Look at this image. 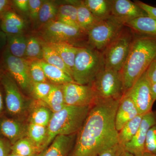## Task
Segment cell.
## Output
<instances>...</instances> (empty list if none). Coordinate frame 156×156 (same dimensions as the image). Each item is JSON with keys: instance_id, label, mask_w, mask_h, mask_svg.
Instances as JSON below:
<instances>
[{"instance_id": "cell-1", "label": "cell", "mask_w": 156, "mask_h": 156, "mask_svg": "<svg viewBox=\"0 0 156 156\" xmlns=\"http://www.w3.org/2000/svg\"><path fill=\"white\" fill-rule=\"evenodd\" d=\"M120 99L98 98L77 133L70 156H98L118 144L115 119Z\"/></svg>"}, {"instance_id": "cell-2", "label": "cell", "mask_w": 156, "mask_h": 156, "mask_svg": "<svg viewBox=\"0 0 156 156\" xmlns=\"http://www.w3.org/2000/svg\"><path fill=\"white\" fill-rule=\"evenodd\" d=\"M156 57V36L139 34L133 40L128 57L120 71L124 94L133 87Z\"/></svg>"}, {"instance_id": "cell-3", "label": "cell", "mask_w": 156, "mask_h": 156, "mask_svg": "<svg viewBox=\"0 0 156 156\" xmlns=\"http://www.w3.org/2000/svg\"><path fill=\"white\" fill-rule=\"evenodd\" d=\"M92 106L66 105L59 111L53 113L47 127L48 136L43 151L58 135L77 134L83 125Z\"/></svg>"}, {"instance_id": "cell-4", "label": "cell", "mask_w": 156, "mask_h": 156, "mask_svg": "<svg viewBox=\"0 0 156 156\" xmlns=\"http://www.w3.org/2000/svg\"><path fill=\"white\" fill-rule=\"evenodd\" d=\"M105 69L102 53L92 48L80 47L72 70V76L76 83L91 86Z\"/></svg>"}, {"instance_id": "cell-5", "label": "cell", "mask_w": 156, "mask_h": 156, "mask_svg": "<svg viewBox=\"0 0 156 156\" xmlns=\"http://www.w3.org/2000/svg\"><path fill=\"white\" fill-rule=\"evenodd\" d=\"M37 36L47 43H68L75 45L87 35L78 27L53 20L37 30Z\"/></svg>"}, {"instance_id": "cell-6", "label": "cell", "mask_w": 156, "mask_h": 156, "mask_svg": "<svg viewBox=\"0 0 156 156\" xmlns=\"http://www.w3.org/2000/svg\"><path fill=\"white\" fill-rule=\"evenodd\" d=\"M0 63L6 72L16 81L20 88L27 94H31L33 82L30 71V61L13 56L6 48Z\"/></svg>"}, {"instance_id": "cell-7", "label": "cell", "mask_w": 156, "mask_h": 156, "mask_svg": "<svg viewBox=\"0 0 156 156\" xmlns=\"http://www.w3.org/2000/svg\"><path fill=\"white\" fill-rule=\"evenodd\" d=\"M133 40L131 34L122 30L102 52L105 69L121 71L128 57Z\"/></svg>"}, {"instance_id": "cell-8", "label": "cell", "mask_w": 156, "mask_h": 156, "mask_svg": "<svg viewBox=\"0 0 156 156\" xmlns=\"http://www.w3.org/2000/svg\"><path fill=\"white\" fill-rule=\"evenodd\" d=\"M91 86L99 98L120 99L124 94L122 75L114 70L105 69Z\"/></svg>"}, {"instance_id": "cell-9", "label": "cell", "mask_w": 156, "mask_h": 156, "mask_svg": "<svg viewBox=\"0 0 156 156\" xmlns=\"http://www.w3.org/2000/svg\"><path fill=\"white\" fill-rule=\"evenodd\" d=\"M123 26L112 17L101 21L87 32L91 48L99 51L104 50L121 33Z\"/></svg>"}, {"instance_id": "cell-10", "label": "cell", "mask_w": 156, "mask_h": 156, "mask_svg": "<svg viewBox=\"0 0 156 156\" xmlns=\"http://www.w3.org/2000/svg\"><path fill=\"white\" fill-rule=\"evenodd\" d=\"M0 82L5 91L6 108L9 113L14 116L23 114L27 104L16 81L5 71Z\"/></svg>"}, {"instance_id": "cell-11", "label": "cell", "mask_w": 156, "mask_h": 156, "mask_svg": "<svg viewBox=\"0 0 156 156\" xmlns=\"http://www.w3.org/2000/svg\"><path fill=\"white\" fill-rule=\"evenodd\" d=\"M124 94L134 102L140 115H145L152 110L155 101L153 97L152 84L148 79L146 71Z\"/></svg>"}, {"instance_id": "cell-12", "label": "cell", "mask_w": 156, "mask_h": 156, "mask_svg": "<svg viewBox=\"0 0 156 156\" xmlns=\"http://www.w3.org/2000/svg\"><path fill=\"white\" fill-rule=\"evenodd\" d=\"M62 87L66 105L91 106L97 100V95L90 85L69 83L62 85Z\"/></svg>"}, {"instance_id": "cell-13", "label": "cell", "mask_w": 156, "mask_h": 156, "mask_svg": "<svg viewBox=\"0 0 156 156\" xmlns=\"http://www.w3.org/2000/svg\"><path fill=\"white\" fill-rule=\"evenodd\" d=\"M112 17L123 25L141 17L148 16L135 2L130 0H111Z\"/></svg>"}, {"instance_id": "cell-14", "label": "cell", "mask_w": 156, "mask_h": 156, "mask_svg": "<svg viewBox=\"0 0 156 156\" xmlns=\"http://www.w3.org/2000/svg\"><path fill=\"white\" fill-rule=\"evenodd\" d=\"M156 125V111L144 115L139 128L134 138L127 144L124 150L135 155L145 151L146 139L149 130Z\"/></svg>"}, {"instance_id": "cell-15", "label": "cell", "mask_w": 156, "mask_h": 156, "mask_svg": "<svg viewBox=\"0 0 156 156\" xmlns=\"http://www.w3.org/2000/svg\"><path fill=\"white\" fill-rule=\"evenodd\" d=\"M139 115L134 102L124 94L120 99L116 113L115 123L117 131L119 132L126 123Z\"/></svg>"}, {"instance_id": "cell-16", "label": "cell", "mask_w": 156, "mask_h": 156, "mask_svg": "<svg viewBox=\"0 0 156 156\" xmlns=\"http://www.w3.org/2000/svg\"><path fill=\"white\" fill-rule=\"evenodd\" d=\"M74 135H58L37 156H69L72 151Z\"/></svg>"}, {"instance_id": "cell-17", "label": "cell", "mask_w": 156, "mask_h": 156, "mask_svg": "<svg viewBox=\"0 0 156 156\" xmlns=\"http://www.w3.org/2000/svg\"><path fill=\"white\" fill-rule=\"evenodd\" d=\"M27 127L18 120L4 118L0 120V133L9 140L11 145L25 137Z\"/></svg>"}, {"instance_id": "cell-18", "label": "cell", "mask_w": 156, "mask_h": 156, "mask_svg": "<svg viewBox=\"0 0 156 156\" xmlns=\"http://www.w3.org/2000/svg\"><path fill=\"white\" fill-rule=\"evenodd\" d=\"M0 27L6 34H24L26 22L13 9L7 11L0 19Z\"/></svg>"}, {"instance_id": "cell-19", "label": "cell", "mask_w": 156, "mask_h": 156, "mask_svg": "<svg viewBox=\"0 0 156 156\" xmlns=\"http://www.w3.org/2000/svg\"><path fill=\"white\" fill-rule=\"evenodd\" d=\"M77 8L79 27L87 34V32L101 20L95 17L83 1H73Z\"/></svg>"}, {"instance_id": "cell-20", "label": "cell", "mask_w": 156, "mask_h": 156, "mask_svg": "<svg viewBox=\"0 0 156 156\" xmlns=\"http://www.w3.org/2000/svg\"><path fill=\"white\" fill-rule=\"evenodd\" d=\"M30 115L31 124L48 127L53 113L43 101L36 100Z\"/></svg>"}, {"instance_id": "cell-21", "label": "cell", "mask_w": 156, "mask_h": 156, "mask_svg": "<svg viewBox=\"0 0 156 156\" xmlns=\"http://www.w3.org/2000/svg\"><path fill=\"white\" fill-rule=\"evenodd\" d=\"M45 76L51 83L63 85L69 83H75L72 77L58 68L48 64L43 59L38 60Z\"/></svg>"}, {"instance_id": "cell-22", "label": "cell", "mask_w": 156, "mask_h": 156, "mask_svg": "<svg viewBox=\"0 0 156 156\" xmlns=\"http://www.w3.org/2000/svg\"><path fill=\"white\" fill-rule=\"evenodd\" d=\"M47 44L58 53L66 66L71 71L72 74V70L74 63L76 55L80 47L68 43Z\"/></svg>"}, {"instance_id": "cell-23", "label": "cell", "mask_w": 156, "mask_h": 156, "mask_svg": "<svg viewBox=\"0 0 156 156\" xmlns=\"http://www.w3.org/2000/svg\"><path fill=\"white\" fill-rule=\"evenodd\" d=\"M129 27L139 34L156 36V19L149 17H141L127 23Z\"/></svg>"}, {"instance_id": "cell-24", "label": "cell", "mask_w": 156, "mask_h": 156, "mask_svg": "<svg viewBox=\"0 0 156 156\" xmlns=\"http://www.w3.org/2000/svg\"><path fill=\"white\" fill-rule=\"evenodd\" d=\"M144 115H139L126 123L119 131L118 144L123 147L132 140L140 126Z\"/></svg>"}, {"instance_id": "cell-25", "label": "cell", "mask_w": 156, "mask_h": 156, "mask_svg": "<svg viewBox=\"0 0 156 156\" xmlns=\"http://www.w3.org/2000/svg\"><path fill=\"white\" fill-rule=\"evenodd\" d=\"M55 20L66 25L80 28L78 23L77 8L73 1L69 2V4H62L58 6Z\"/></svg>"}, {"instance_id": "cell-26", "label": "cell", "mask_w": 156, "mask_h": 156, "mask_svg": "<svg viewBox=\"0 0 156 156\" xmlns=\"http://www.w3.org/2000/svg\"><path fill=\"white\" fill-rule=\"evenodd\" d=\"M7 48L13 56L24 58L28 37L24 34H7Z\"/></svg>"}, {"instance_id": "cell-27", "label": "cell", "mask_w": 156, "mask_h": 156, "mask_svg": "<svg viewBox=\"0 0 156 156\" xmlns=\"http://www.w3.org/2000/svg\"><path fill=\"white\" fill-rule=\"evenodd\" d=\"M84 3L92 14L100 20L112 17L111 0H85Z\"/></svg>"}, {"instance_id": "cell-28", "label": "cell", "mask_w": 156, "mask_h": 156, "mask_svg": "<svg viewBox=\"0 0 156 156\" xmlns=\"http://www.w3.org/2000/svg\"><path fill=\"white\" fill-rule=\"evenodd\" d=\"M58 7L55 1H43L36 24L37 30L49 22L55 20Z\"/></svg>"}, {"instance_id": "cell-29", "label": "cell", "mask_w": 156, "mask_h": 156, "mask_svg": "<svg viewBox=\"0 0 156 156\" xmlns=\"http://www.w3.org/2000/svg\"><path fill=\"white\" fill-rule=\"evenodd\" d=\"M43 60L48 64L51 65L62 70L72 77V73L66 66L58 53L50 47L47 43L41 40Z\"/></svg>"}, {"instance_id": "cell-30", "label": "cell", "mask_w": 156, "mask_h": 156, "mask_svg": "<svg viewBox=\"0 0 156 156\" xmlns=\"http://www.w3.org/2000/svg\"><path fill=\"white\" fill-rule=\"evenodd\" d=\"M44 102L53 113L60 111L66 105L62 85L52 84L49 95Z\"/></svg>"}, {"instance_id": "cell-31", "label": "cell", "mask_w": 156, "mask_h": 156, "mask_svg": "<svg viewBox=\"0 0 156 156\" xmlns=\"http://www.w3.org/2000/svg\"><path fill=\"white\" fill-rule=\"evenodd\" d=\"M27 135L41 152L48 136L47 127L30 123L27 127Z\"/></svg>"}, {"instance_id": "cell-32", "label": "cell", "mask_w": 156, "mask_h": 156, "mask_svg": "<svg viewBox=\"0 0 156 156\" xmlns=\"http://www.w3.org/2000/svg\"><path fill=\"white\" fill-rule=\"evenodd\" d=\"M11 152L23 156H34L40 153L38 148L27 136L17 140L11 145Z\"/></svg>"}, {"instance_id": "cell-33", "label": "cell", "mask_w": 156, "mask_h": 156, "mask_svg": "<svg viewBox=\"0 0 156 156\" xmlns=\"http://www.w3.org/2000/svg\"><path fill=\"white\" fill-rule=\"evenodd\" d=\"M24 58L30 61L43 59L41 40L37 36L28 37Z\"/></svg>"}, {"instance_id": "cell-34", "label": "cell", "mask_w": 156, "mask_h": 156, "mask_svg": "<svg viewBox=\"0 0 156 156\" xmlns=\"http://www.w3.org/2000/svg\"><path fill=\"white\" fill-rule=\"evenodd\" d=\"M52 85L50 83H34L31 94L36 100L44 101L49 95Z\"/></svg>"}, {"instance_id": "cell-35", "label": "cell", "mask_w": 156, "mask_h": 156, "mask_svg": "<svg viewBox=\"0 0 156 156\" xmlns=\"http://www.w3.org/2000/svg\"><path fill=\"white\" fill-rule=\"evenodd\" d=\"M30 71L32 80L34 83H50L38 60L30 61Z\"/></svg>"}, {"instance_id": "cell-36", "label": "cell", "mask_w": 156, "mask_h": 156, "mask_svg": "<svg viewBox=\"0 0 156 156\" xmlns=\"http://www.w3.org/2000/svg\"><path fill=\"white\" fill-rule=\"evenodd\" d=\"M145 151L156 156V125L148 132L145 143Z\"/></svg>"}, {"instance_id": "cell-37", "label": "cell", "mask_w": 156, "mask_h": 156, "mask_svg": "<svg viewBox=\"0 0 156 156\" xmlns=\"http://www.w3.org/2000/svg\"><path fill=\"white\" fill-rule=\"evenodd\" d=\"M43 0H29V17L33 23L36 24Z\"/></svg>"}, {"instance_id": "cell-38", "label": "cell", "mask_w": 156, "mask_h": 156, "mask_svg": "<svg viewBox=\"0 0 156 156\" xmlns=\"http://www.w3.org/2000/svg\"><path fill=\"white\" fill-rule=\"evenodd\" d=\"M12 4L13 9L29 17V0H14Z\"/></svg>"}, {"instance_id": "cell-39", "label": "cell", "mask_w": 156, "mask_h": 156, "mask_svg": "<svg viewBox=\"0 0 156 156\" xmlns=\"http://www.w3.org/2000/svg\"><path fill=\"white\" fill-rule=\"evenodd\" d=\"M124 150V147L117 144L104 151L98 156H121Z\"/></svg>"}, {"instance_id": "cell-40", "label": "cell", "mask_w": 156, "mask_h": 156, "mask_svg": "<svg viewBox=\"0 0 156 156\" xmlns=\"http://www.w3.org/2000/svg\"><path fill=\"white\" fill-rule=\"evenodd\" d=\"M147 76L152 85L156 83V57L146 71Z\"/></svg>"}, {"instance_id": "cell-41", "label": "cell", "mask_w": 156, "mask_h": 156, "mask_svg": "<svg viewBox=\"0 0 156 156\" xmlns=\"http://www.w3.org/2000/svg\"><path fill=\"white\" fill-rule=\"evenodd\" d=\"M134 2L146 12L149 17L156 19V7L150 5L141 1H136Z\"/></svg>"}, {"instance_id": "cell-42", "label": "cell", "mask_w": 156, "mask_h": 156, "mask_svg": "<svg viewBox=\"0 0 156 156\" xmlns=\"http://www.w3.org/2000/svg\"><path fill=\"white\" fill-rule=\"evenodd\" d=\"M11 147L9 141L0 137V156H9L11 152Z\"/></svg>"}, {"instance_id": "cell-43", "label": "cell", "mask_w": 156, "mask_h": 156, "mask_svg": "<svg viewBox=\"0 0 156 156\" xmlns=\"http://www.w3.org/2000/svg\"><path fill=\"white\" fill-rule=\"evenodd\" d=\"M12 9V1L0 0V19L7 11Z\"/></svg>"}, {"instance_id": "cell-44", "label": "cell", "mask_w": 156, "mask_h": 156, "mask_svg": "<svg viewBox=\"0 0 156 156\" xmlns=\"http://www.w3.org/2000/svg\"><path fill=\"white\" fill-rule=\"evenodd\" d=\"M7 34L2 30L0 27V60L3 53L7 48Z\"/></svg>"}, {"instance_id": "cell-45", "label": "cell", "mask_w": 156, "mask_h": 156, "mask_svg": "<svg viewBox=\"0 0 156 156\" xmlns=\"http://www.w3.org/2000/svg\"><path fill=\"white\" fill-rule=\"evenodd\" d=\"M3 110H4V101H3V95L1 89H0V115L2 113Z\"/></svg>"}, {"instance_id": "cell-46", "label": "cell", "mask_w": 156, "mask_h": 156, "mask_svg": "<svg viewBox=\"0 0 156 156\" xmlns=\"http://www.w3.org/2000/svg\"><path fill=\"white\" fill-rule=\"evenodd\" d=\"M152 92L154 101H156V83L152 85Z\"/></svg>"}, {"instance_id": "cell-47", "label": "cell", "mask_w": 156, "mask_h": 156, "mask_svg": "<svg viewBox=\"0 0 156 156\" xmlns=\"http://www.w3.org/2000/svg\"><path fill=\"white\" fill-rule=\"evenodd\" d=\"M134 156H155L154 155L150 153L147 152V151H144V152L141 153L137 154L135 155Z\"/></svg>"}, {"instance_id": "cell-48", "label": "cell", "mask_w": 156, "mask_h": 156, "mask_svg": "<svg viewBox=\"0 0 156 156\" xmlns=\"http://www.w3.org/2000/svg\"><path fill=\"white\" fill-rule=\"evenodd\" d=\"M121 156H134V155L124 150L122 152V153L121 155Z\"/></svg>"}, {"instance_id": "cell-49", "label": "cell", "mask_w": 156, "mask_h": 156, "mask_svg": "<svg viewBox=\"0 0 156 156\" xmlns=\"http://www.w3.org/2000/svg\"><path fill=\"white\" fill-rule=\"evenodd\" d=\"M5 71L1 63H0V80H1V78L2 76L4 74V73H5Z\"/></svg>"}, {"instance_id": "cell-50", "label": "cell", "mask_w": 156, "mask_h": 156, "mask_svg": "<svg viewBox=\"0 0 156 156\" xmlns=\"http://www.w3.org/2000/svg\"><path fill=\"white\" fill-rule=\"evenodd\" d=\"M37 155L34 156H37ZM9 156H23L19 155L13 153L11 152V154H10L9 155Z\"/></svg>"}]
</instances>
